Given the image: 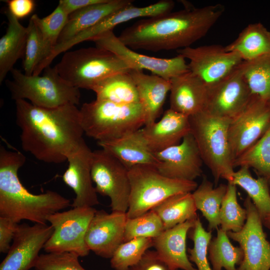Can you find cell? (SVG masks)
I'll return each instance as SVG.
<instances>
[{"mask_svg":"<svg viewBox=\"0 0 270 270\" xmlns=\"http://www.w3.org/2000/svg\"><path fill=\"white\" fill-rule=\"evenodd\" d=\"M92 152L84 141L67 158L68 165L62 178L76 194L72 208L93 207L100 204L91 176Z\"/></svg>","mask_w":270,"mask_h":270,"instance_id":"19","label":"cell"},{"mask_svg":"<svg viewBox=\"0 0 270 270\" xmlns=\"http://www.w3.org/2000/svg\"><path fill=\"white\" fill-rule=\"evenodd\" d=\"M15 104L22 147L37 160L62 163L84 142L80 109L76 105L44 108L24 100Z\"/></svg>","mask_w":270,"mask_h":270,"instance_id":"1","label":"cell"},{"mask_svg":"<svg viewBox=\"0 0 270 270\" xmlns=\"http://www.w3.org/2000/svg\"><path fill=\"white\" fill-rule=\"evenodd\" d=\"M130 184L127 218L140 216L160 202L180 193L193 192L198 187L195 181L170 178L162 174L154 166H136L128 169Z\"/></svg>","mask_w":270,"mask_h":270,"instance_id":"8","label":"cell"},{"mask_svg":"<svg viewBox=\"0 0 270 270\" xmlns=\"http://www.w3.org/2000/svg\"><path fill=\"white\" fill-rule=\"evenodd\" d=\"M18 224L0 216V252L7 253L12 242Z\"/></svg>","mask_w":270,"mask_h":270,"instance_id":"44","label":"cell"},{"mask_svg":"<svg viewBox=\"0 0 270 270\" xmlns=\"http://www.w3.org/2000/svg\"><path fill=\"white\" fill-rule=\"evenodd\" d=\"M189 60V70L210 88L222 80L243 62L236 53L228 52L220 44L192 46L177 50Z\"/></svg>","mask_w":270,"mask_h":270,"instance_id":"12","label":"cell"},{"mask_svg":"<svg viewBox=\"0 0 270 270\" xmlns=\"http://www.w3.org/2000/svg\"><path fill=\"white\" fill-rule=\"evenodd\" d=\"M240 67L252 94L270 104V53L243 61Z\"/></svg>","mask_w":270,"mask_h":270,"instance_id":"34","label":"cell"},{"mask_svg":"<svg viewBox=\"0 0 270 270\" xmlns=\"http://www.w3.org/2000/svg\"><path fill=\"white\" fill-rule=\"evenodd\" d=\"M159 161L158 171L173 179L194 181L202 173L199 150L190 132L178 144L154 153Z\"/></svg>","mask_w":270,"mask_h":270,"instance_id":"17","label":"cell"},{"mask_svg":"<svg viewBox=\"0 0 270 270\" xmlns=\"http://www.w3.org/2000/svg\"><path fill=\"white\" fill-rule=\"evenodd\" d=\"M26 27L28 36L22 67L25 74L32 76L40 64L48 58L52 49L45 42L32 18Z\"/></svg>","mask_w":270,"mask_h":270,"instance_id":"36","label":"cell"},{"mask_svg":"<svg viewBox=\"0 0 270 270\" xmlns=\"http://www.w3.org/2000/svg\"><path fill=\"white\" fill-rule=\"evenodd\" d=\"M105 0H60L58 2L70 15L74 12L90 5L102 2Z\"/></svg>","mask_w":270,"mask_h":270,"instance_id":"46","label":"cell"},{"mask_svg":"<svg viewBox=\"0 0 270 270\" xmlns=\"http://www.w3.org/2000/svg\"><path fill=\"white\" fill-rule=\"evenodd\" d=\"M140 129L115 140L99 142L98 144L128 170L140 165L156 168L159 161L147 146Z\"/></svg>","mask_w":270,"mask_h":270,"instance_id":"24","label":"cell"},{"mask_svg":"<svg viewBox=\"0 0 270 270\" xmlns=\"http://www.w3.org/2000/svg\"><path fill=\"white\" fill-rule=\"evenodd\" d=\"M54 68L70 84L88 90L110 76L132 70L116 54L97 46L66 52Z\"/></svg>","mask_w":270,"mask_h":270,"instance_id":"6","label":"cell"},{"mask_svg":"<svg viewBox=\"0 0 270 270\" xmlns=\"http://www.w3.org/2000/svg\"><path fill=\"white\" fill-rule=\"evenodd\" d=\"M96 99L122 104L139 103L136 84L128 72L110 76L97 83L91 90Z\"/></svg>","mask_w":270,"mask_h":270,"instance_id":"29","label":"cell"},{"mask_svg":"<svg viewBox=\"0 0 270 270\" xmlns=\"http://www.w3.org/2000/svg\"><path fill=\"white\" fill-rule=\"evenodd\" d=\"M129 74L138 90L139 103L144 114V126L156 122L170 91V80L142 70H131Z\"/></svg>","mask_w":270,"mask_h":270,"instance_id":"25","label":"cell"},{"mask_svg":"<svg viewBox=\"0 0 270 270\" xmlns=\"http://www.w3.org/2000/svg\"><path fill=\"white\" fill-rule=\"evenodd\" d=\"M246 218V208L238 202L236 186L228 183L220 211V228L226 232H238L244 226Z\"/></svg>","mask_w":270,"mask_h":270,"instance_id":"37","label":"cell"},{"mask_svg":"<svg viewBox=\"0 0 270 270\" xmlns=\"http://www.w3.org/2000/svg\"><path fill=\"white\" fill-rule=\"evenodd\" d=\"M92 41L96 46L116 54L132 70H148L152 74L168 80L190 70L188 64L182 56L159 58L138 53L122 43L112 30L102 34Z\"/></svg>","mask_w":270,"mask_h":270,"instance_id":"11","label":"cell"},{"mask_svg":"<svg viewBox=\"0 0 270 270\" xmlns=\"http://www.w3.org/2000/svg\"><path fill=\"white\" fill-rule=\"evenodd\" d=\"M68 16L69 14L58 4L53 12L46 16L40 18L36 14H34L31 18L35 22L45 42L53 50L57 44Z\"/></svg>","mask_w":270,"mask_h":270,"instance_id":"40","label":"cell"},{"mask_svg":"<svg viewBox=\"0 0 270 270\" xmlns=\"http://www.w3.org/2000/svg\"><path fill=\"white\" fill-rule=\"evenodd\" d=\"M132 4L131 0H105L74 12L69 15L57 44L68 40L112 14Z\"/></svg>","mask_w":270,"mask_h":270,"instance_id":"26","label":"cell"},{"mask_svg":"<svg viewBox=\"0 0 270 270\" xmlns=\"http://www.w3.org/2000/svg\"><path fill=\"white\" fill-rule=\"evenodd\" d=\"M234 166L252 168L270 183V125L253 146L234 160Z\"/></svg>","mask_w":270,"mask_h":270,"instance_id":"35","label":"cell"},{"mask_svg":"<svg viewBox=\"0 0 270 270\" xmlns=\"http://www.w3.org/2000/svg\"><path fill=\"white\" fill-rule=\"evenodd\" d=\"M230 120L206 110L189 117L190 133L204 164L213 176L215 186L220 178L232 183L235 172L228 135Z\"/></svg>","mask_w":270,"mask_h":270,"instance_id":"4","label":"cell"},{"mask_svg":"<svg viewBox=\"0 0 270 270\" xmlns=\"http://www.w3.org/2000/svg\"><path fill=\"white\" fill-rule=\"evenodd\" d=\"M227 185L220 184L214 187L213 184L206 176L192 192L197 210L208 222V231L212 232L220 226V211Z\"/></svg>","mask_w":270,"mask_h":270,"instance_id":"30","label":"cell"},{"mask_svg":"<svg viewBox=\"0 0 270 270\" xmlns=\"http://www.w3.org/2000/svg\"><path fill=\"white\" fill-rule=\"evenodd\" d=\"M8 20L6 32L0 39V83L14 68L17 60L24 58L26 48L28 29L22 26L7 8Z\"/></svg>","mask_w":270,"mask_h":270,"instance_id":"27","label":"cell"},{"mask_svg":"<svg viewBox=\"0 0 270 270\" xmlns=\"http://www.w3.org/2000/svg\"><path fill=\"white\" fill-rule=\"evenodd\" d=\"M190 232L189 237L194 242L193 248H188L190 260L196 264L198 270H212L208 258L212 232L206 230L198 217Z\"/></svg>","mask_w":270,"mask_h":270,"instance_id":"41","label":"cell"},{"mask_svg":"<svg viewBox=\"0 0 270 270\" xmlns=\"http://www.w3.org/2000/svg\"><path fill=\"white\" fill-rule=\"evenodd\" d=\"M151 210L160 218L164 230L198 217L192 192L180 193L166 198Z\"/></svg>","mask_w":270,"mask_h":270,"instance_id":"31","label":"cell"},{"mask_svg":"<svg viewBox=\"0 0 270 270\" xmlns=\"http://www.w3.org/2000/svg\"><path fill=\"white\" fill-rule=\"evenodd\" d=\"M224 12L220 4L201 8L187 6L178 11L142 18L124 30L118 38L132 50H178L204 37Z\"/></svg>","mask_w":270,"mask_h":270,"instance_id":"2","label":"cell"},{"mask_svg":"<svg viewBox=\"0 0 270 270\" xmlns=\"http://www.w3.org/2000/svg\"><path fill=\"white\" fill-rule=\"evenodd\" d=\"M80 112L84 134L98 142L120 138L145 124L140 103L122 104L96 99L84 103Z\"/></svg>","mask_w":270,"mask_h":270,"instance_id":"5","label":"cell"},{"mask_svg":"<svg viewBox=\"0 0 270 270\" xmlns=\"http://www.w3.org/2000/svg\"><path fill=\"white\" fill-rule=\"evenodd\" d=\"M231 184L246 192L262 220L270 215V186L266 178L260 176L254 178L248 168L241 166L234 172Z\"/></svg>","mask_w":270,"mask_h":270,"instance_id":"32","label":"cell"},{"mask_svg":"<svg viewBox=\"0 0 270 270\" xmlns=\"http://www.w3.org/2000/svg\"><path fill=\"white\" fill-rule=\"evenodd\" d=\"M164 230L160 218L150 210L140 216L126 218L124 242L140 238H154Z\"/></svg>","mask_w":270,"mask_h":270,"instance_id":"39","label":"cell"},{"mask_svg":"<svg viewBox=\"0 0 270 270\" xmlns=\"http://www.w3.org/2000/svg\"><path fill=\"white\" fill-rule=\"evenodd\" d=\"M78 257L71 252L41 254L34 268L36 270H86L79 262Z\"/></svg>","mask_w":270,"mask_h":270,"instance_id":"42","label":"cell"},{"mask_svg":"<svg viewBox=\"0 0 270 270\" xmlns=\"http://www.w3.org/2000/svg\"><path fill=\"white\" fill-rule=\"evenodd\" d=\"M269 184H270V183H269Z\"/></svg>","mask_w":270,"mask_h":270,"instance_id":"48","label":"cell"},{"mask_svg":"<svg viewBox=\"0 0 270 270\" xmlns=\"http://www.w3.org/2000/svg\"><path fill=\"white\" fill-rule=\"evenodd\" d=\"M198 216L164 230L154 238L153 246L160 256L172 268L182 270H198L186 253V239Z\"/></svg>","mask_w":270,"mask_h":270,"instance_id":"23","label":"cell"},{"mask_svg":"<svg viewBox=\"0 0 270 270\" xmlns=\"http://www.w3.org/2000/svg\"><path fill=\"white\" fill-rule=\"evenodd\" d=\"M225 49L244 62L254 60L270 53V31L260 22L249 24Z\"/></svg>","mask_w":270,"mask_h":270,"instance_id":"28","label":"cell"},{"mask_svg":"<svg viewBox=\"0 0 270 270\" xmlns=\"http://www.w3.org/2000/svg\"><path fill=\"white\" fill-rule=\"evenodd\" d=\"M217 234L210 240L208 246V258L212 270H237L244 258V252L240 246H234L230 242L227 232L220 228Z\"/></svg>","mask_w":270,"mask_h":270,"instance_id":"33","label":"cell"},{"mask_svg":"<svg viewBox=\"0 0 270 270\" xmlns=\"http://www.w3.org/2000/svg\"><path fill=\"white\" fill-rule=\"evenodd\" d=\"M174 6L172 0H162L154 4L138 7L130 4L106 16L92 26L78 34L64 44L69 50L84 41L91 40L102 34L112 30L117 26L136 18L156 16L171 12Z\"/></svg>","mask_w":270,"mask_h":270,"instance_id":"20","label":"cell"},{"mask_svg":"<svg viewBox=\"0 0 270 270\" xmlns=\"http://www.w3.org/2000/svg\"><path fill=\"white\" fill-rule=\"evenodd\" d=\"M10 72L12 79L6 82V86L15 100L26 99L44 108L79 104L80 89L64 80L54 66L46 68L41 76H27L14 68Z\"/></svg>","mask_w":270,"mask_h":270,"instance_id":"7","label":"cell"},{"mask_svg":"<svg viewBox=\"0 0 270 270\" xmlns=\"http://www.w3.org/2000/svg\"><path fill=\"white\" fill-rule=\"evenodd\" d=\"M140 132L149 148L160 152L179 144L190 132L189 117L169 108L158 121L144 126Z\"/></svg>","mask_w":270,"mask_h":270,"instance_id":"21","label":"cell"},{"mask_svg":"<svg viewBox=\"0 0 270 270\" xmlns=\"http://www.w3.org/2000/svg\"><path fill=\"white\" fill-rule=\"evenodd\" d=\"M244 204L247 214L244 226L238 232H227L244 252L243 260L237 270H270V242L263 230L262 220L248 196Z\"/></svg>","mask_w":270,"mask_h":270,"instance_id":"14","label":"cell"},{"mask_svg":"<svg viewBox=\"0 0 270 270\" xmlns=\"http://www.w3.org/2000/svg\"><path fill=\"white\" fill-rule=\"evenodd\" d=\"M53 228L46 224L18 225L0 270H29L34 268L39 252L51 236Z\"/></svg>","mask_w":270,"mask_h":270,"instance_id":"16","label":"cell"},{"mask_svg":"<svg viewBox=\"0 0 270 270\" xmlns=\"http://www.w3.org/2000/svg\"><path fill=\"white\" fill-rule=\"evenodd\" d=\"M26 160L20 152L8 150L0 146V216L18 224L26 220L44 224L48 216L72 204L69 199L54 191L35 194L27 190L18 176Z\"/></svg>","mask_w":270,"mask_h":270,"instance_id":"3","label":"cell"},{"mask_svg":"<svg viewBox=\"0 0 270 270\" xmlns=\"http://www.w3.org/2000/svg\"><path fill=\"white\" fill-rule=\"evenodd\" d=\"M240 64L222 80L208 88L204 110L232 120L246 106L252 94L243 75Z\"/></svg>","mask_w":270,"mask_h":270,"instance_id":"15","label":"cell"},{"mask_svg":"<svg viewBox=\"0 0 270 270\" xmlns=\"http://www.w3.org/2000/svg\"><path fill=\"white\" fill-rule=\"evenodd\" d=\"M128 270H178L172 268L154 250H148L141 260Z\"/></svg>","mask_w":270,"mask_h":270,"instance_id":"43","label":"cell"},{"mask_svg":"<svg viewBox=\"0 0 270 270\" xmlns=\"http://www.w3.org/2000/svg\"><path fill=\"white\" fill-rule=\"evenodd\" d=\"M4 2L8 4V10L18 19L28 16L35 6V2L33 0H8Z\"/></svg>","mask_w":270,"mask_h":270,"instance_id":"45","label":"cell"},{"mask_svg":"<svg viewBox=\"0 0 270 270\" xmlns=\"http://www.w3.org/2000/svg\"><path fill=\"white\" fill-rule=\"evenodd\" d=\"M270 125V104L256 95L230 120L228 140L234 162L253 146Z\"/></svg>","mask_w":270,"mask_h":270,"instance_id":"13","label":"cell"},{"mask_svg":"<svg viewBox=\"0 0 270 270\" xmlns=\"http://www.w3.org/2000/svg\"><path fill=\"white\" fill-rule=\"evenodd\" d=\"M96 210L94 207L72 208L58 212L47 218L53 232L44 246L48 253L71 252L78 256H87L90 252L85 237L90 223Z\"/></svg>","mask_w":270,"mask_h":270,"instance_id":"9","label":"cell"},{"mask_svg":"<svg viewBox=\"0 0 270 270\" xmlns=\"http://www.w3.org/2000/svg\"><path fill=\"white\" fill-rule=\"evenodd\" d=\"M170 108L188 117L204 110L208 88L190 70L170 80Z\"/></svg>","mask_w":270,"mask_h":270,"instance_id":"22","label":"cell"},{"mask_svg":"<svg viewBox=\"0 0 270 270\" xmlns=\"http://www.w3.org/2000/svg\"><path fill=\"white\" fill-rule=\"evenodd\" d=\"M263 225L270 230V215L266 216L262 220Z\"/></svg>","mask_w":270,"mask_h":270,"instance_id":"47","label":"cell"},{"mask_svg":"<svg viewBox=\"0 0 270 270\" xmlns=\"http://www.w3.org/2000/svg\"><path fill=\"white\" fill-rule=\"evenodd\" d=\"M153 244L154 238H140L124 242L110 258L112 268L114 270H128L141 260Z\"/></svg>","mask_w":270,"mask_h":270,"instance_id":"38","label":"cell"},{"mask_svg":"<svg viewBox=\"0 0 270 270\" xmlns=\"http://www.w3.org/2000/svg\"><path fill=\"white\" fill-rule=\"evenodd\" d=\"M126 213L96 210L85 237L88 248L97 256L110 258L118 247L124 242Z\"/></svg>","mask_w":270,"mask_h":270,"instance_id":"18","label":"cell"},{"mask_svg":"<svg viewBox=\"0 0 270 270\" xmlns=\"http://www.w3.org/2000/svg\"><path fill=\"white\" fill-rule=\"evenodd\" d=\"M91 176L97 193L110 198L112 211L126 213L130 194L128 170L102 148L92 152Z\"/></svg>","mask_w":270,"mask_h":270,"instance_id":"10","label":"cell"}]
</instances>
